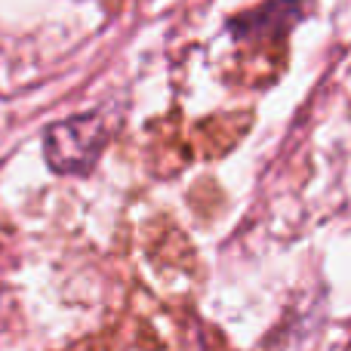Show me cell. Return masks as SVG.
Wrapping results in <instances>:
<instances>
[{
  "mask_svg": "<svg viewBox=\"0 0 351 351\" xmlns=\"http://www.w3.org/2000/svg\"><path fill=\"white\" fill-rule=\"evenodd\" d=\"M105 145H108V127L99 114L65 117L43 133L47 164L59 176H86L102 158Z\"/></svg>",
  "mask_w": 351,
  "mask_h": 351,
  "instance_id": "obj_1",
  "label": "cell"
},
{
  "mask_svg": "<svg viewBox=\"0 0 351 351\" xmlns=\"http://www.w3.org/2000/svg\"><path fill=\"white\" fill-rule=\"evenodd\" d=\"M302 16L299 0H271V3L259 6V10L247 12V16L234 19L231 31L237 37H268V34H280L287 31L296 19Z\"/></svg>",
  "mask_w": 351,
  "mask_h": 351,
  "instance_id": "obj_2",
  "label": "cell"
}]
</instances>
